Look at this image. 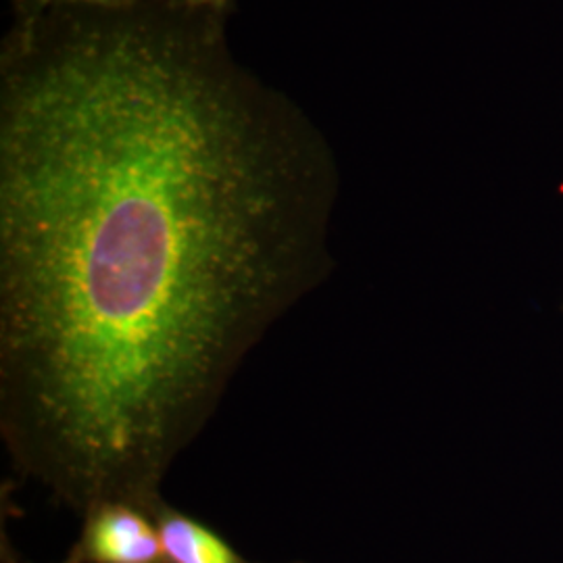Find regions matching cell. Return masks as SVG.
<instances>
[{
  "label": "cell",
  "instance_id": "obj_4",
  "mask_svg": "<svg viewBox=\"0 0 563 563\" xmlns=\"http://www.w3.org/2000/svg\"><path fill=\"white\" fill-rule=\"evenodd\" d=\"M141 0H11L13 21H34L55 9H97L118 11L139 4Z\"/></svg>",
  "mask_w": 563,
  "mask_h": 563
},
{
  "label": "cell",
  "instance_id": "obj_1",
  "mask_svg": "<svg viewBox=\"0 0 563 563\" xmlns=\"http://www.w3.org/2000/svg\"><path fill=\"white\" fill-rule=\"evenodd\" d=\"M225 30L141 0L13 21L0 46V434L81 516L163 501L332 267L334 155Z\"/></svg>",
  "mask_w": 563,
  "mask_h": 563
},
{
  "label": "cell",
  "instance_id": "obj_5",
  "mask_svg": "<svg viewBox=\"0 0 563 563\" xmlns=\"http://www.w3.org/2000/svg\"><path fill=\"white\" fill-rule=\"evenodd\" d=\"M169 7H176L181 11H190V13H207V15H216L220 20H230L236 0H163Z\"/></svg>",
  "mask_w": 563,
  "mask_h": 563
},
{
  "label": "cell",
  "instance_id": "obj_3",
  "mask_svg": "<svg viewBox=\"0 0 563 563\" xmlns=\"http://www.w3.org/2000/svg\"><path fill=\"white\" fill-rule=\"evenodd\" d=\"M167 563H249L216 530L159 501L151 511Z\"/></svg>",
  "mask_w": 563,
  "mask_h": 563
},
{
  "label": "cell",
  "instance_id": "obj_2",
  "mask_svg": "<svg viewBox=\"0 0 563 563\" xmlns=\"http://www.w3.org/2000/svg\"><path fill=\"white\" fill-rule=\"evenodd\" d=\"M63 563H167L153 516L141 505L104 501L84 514L80 539Z\"/></svg>",
  "mask_w": 563,
  "mask_h": 563
}]
</instances>
